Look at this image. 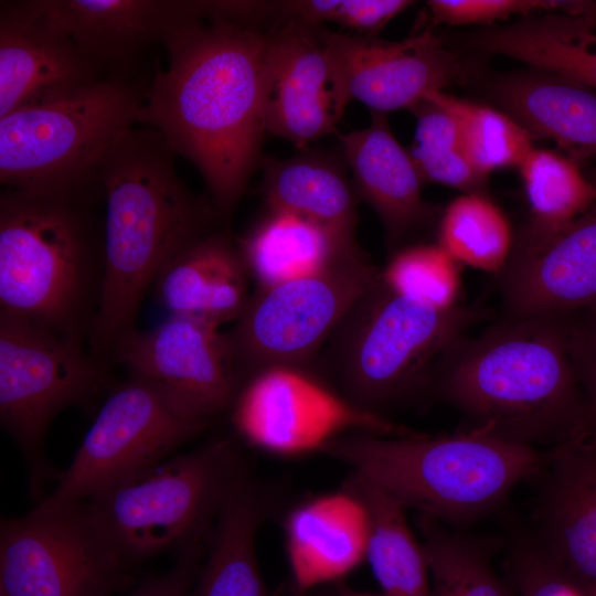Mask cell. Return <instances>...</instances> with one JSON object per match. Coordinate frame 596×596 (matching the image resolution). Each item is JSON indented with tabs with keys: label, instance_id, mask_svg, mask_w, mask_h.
I'll use <instances>...</instances> for the list:
<instances>
[{
	"label": "cell",
	"instance_id": "obj_1",
	"mask_svg": "<svg viewBox=\"0 0 596 596\" xmlns=\"http://www.w3.org/2000/svg\"><path fill=\"white\" fill-rule=\"evenodd\" d=\"M157 70L136 121L162 135L200 171L220 216L233 211L258 161L267 36L188 15L161 41Z\"/></svg>",
	"mask_w": 596,
	"mask_h": 596
},
{
	"label": "cell",
	"instance_id": "obj_2",
	"mask_svg": "<svg viewBox=\"0 0 596 596\" xmlns=\"http://www.w3.org/2000/svg\"><path fill=\"white\" fill-rule=\"evenodd\" d=\"M174 157L160 132L134 126L97 169L104 200L105 274L87 344L106 363L118 340L137 328L142 301L161 269L212 233L220 216L212 201L199 198L182 182Z\"/></svg>",
	"mask_w": 596,
	"mask_h": 596
},
{
	"label": "cell",
	"instance_id": "obj_3",
	"mask_svg": "<svg viewBox=\"0 0 596 596\" xmlns=\"http://www.w3.org/2000/svg\"><path fill=\"white\" fill-rule=\"evenodd\" d=\"M424 395L458 411L465 428L536 448L587 419L563 317L507 318L465 336L437 362Z\"/></svg>",
	"mask_w": 596,
	"mask_h": 596
},
{
	"label": "cell",
	"instance_id": "obj_4",
	"mask_svg": "<svg viewBox=\"0 0 596 596\" xmlns=\"http://www.w3.org/2000/svg\"><path fill=\"white\" fill-rule=\"evenodd\" d=\"M98 178L49 191L0 195V312L87 343L105 274Z\"/></svg>",
	"mask_w": 596,
	"mask_h": 596
},
{
	"label": "cell",
	"instance_id": "obj_5",
	"mask_svg": "<svg viewBox=\"0 0 596 596\" xmlns=\"http://www.w3.org/2000/svg\"><path fill=\"white\" fill-rule=\"evenodd\" d=\"M319 453L370 479L405 508L455 526L494 511L518 485L539 475L546 457L540 448L465 427L436 436L347 434Z\"/></svg>",
	"mask_w": 596,
	"mask_h": 596
},
{
	"label": "cell",
	"instance_id": "obj_6",
	"mask_svg": "<svg viewBox=\"0 0 596 596\" xmlns=\"http://www.w3.org/2000/svg\"><path fill=\"white\" fill-rule=\"evenodd\" d=\"M482 317L476 308L441 309L405 297L380 277L331 334L326 366L341 394L385 416L424 395L437 362Z\"/></svg>",
	"mask_w": 596,
	"mask_h": 596
},
{
	"label": "cell",
	"instance_id": "obj_7",
	"mask_svg": "<svg viewBox=\"0 0 596 596\" xmlns=\"http://www.w3.org/2000/svg\"><path fill=\"white\" fill-rule=\"evenodd\" d=\"M245 464L233 438L217 437L102 492L87 504L132 566L163 552L205 546Z\"/></svg>",
	"mask_w": 596,
	"mask_h": 596
},
{
	"label": "cell",
	"instance_id": "obj_8",
	"mask_svg": "<svg viewBox=\"0 0 596 596\" xmlns=\"http://www.w3.org/2000/svg\"><path fill=\"white\" fill-rule=\"evenodd\" d=\"M145 91L104 78L0 117V183L49 191L87 184L118 139L137 124Z\"/></svg>",
	"mask_w": 596,
	"mask_h": 596
},
{
	"label": "cell",
	"instance_id": "obj_9",
	"mask_svg": "<svg viewBox=\"0 0 596 596\" xmlns=\"http://www.w3.org/2000/svg\"><path fill=\"white\" fill-rule=\"evenodd\" d=\"M109 365L84 343L0 312V422L28 461L33 496L58 475L43 455L51 423L102 391Z\"/></svg>",
	"mask_w": 596,
	"mask_h": 596
},
{
	"label": "cell",
	"instance_id": "obj_10",
	"mask_svg": "<svg viewBox=\"0 0 596 596\" xmlns=\"http://www.w3.org/2000/svg\"><path fill=\"white\" fill-rule=\"evenodd\" d=\"M381 277L362 252L316 274L256 288L226 332L243 383L272 368L309 370L345 315Z\"/></svg>",
	"mask_w": 596,
	"mask_h": 596
},
{
	"label": "cell",
	"instance_id": "obj_11",
	"mask_svg": "<svg viewBox=\"0 0 596 596\" xmlns=\"http://www.w3.org/2000/svg\"><path fill=\"white\" fill-rule=\"evenodd\" d=\"M213 423L188 415L150 382L129 374L110 391L72 462L36 507L87 502L172 457Z\"/></svg>",
	"mask_w": 596,
	"mask_h": 596
},
{
	"label": "cell",
	"instance_id": "obj_12",
	"mask_svg": "<svg viewBox=\"0 0 596 596\" xmlns=\"http://www.w3.org/2000/svg\"><path fill=\"white\" fill-rule=\"evenodd\" d=\"M130 568L87 502L1 520L2 596H113L132 584Z\"/></svg>",
	"mask_w": 596,
	"mask_h": 596
},
{
	"label": "cell",
	"instance_id": "obj_13",
	"mask_svg": "<svg viewBox=\"0 0 596 596\" xmlns=\"http://www.w3.org/2000/svg\"><path fill=\"white\" fill-rule=\"evenodd\" d=\"M228 413L244 443L279 456L319 453L330 440L353 433H421L358 406L310 370L298 368H272L251 376Z\"/></svg>",
	"mask_w": 596,
	"mask_h": 596
},
{
	"label": "cell",
	"instance_id": "obj_14",
	"mask_svg": "<svg viewBox=\"0 0 596 596\" xmlns=\"http://www.w3.org/2000/svg\"><path fill=\"white\" fill-rule=\"evenodd\" d=\"M109 363L147 380L188 415L210 422L230 411L243 384L226 332L188 316L130 330Z\"/></svg>",
	"mask_w": 596,
	"mask_h": 596
},
{
	"label": "cell",
	"instance_id": "obj_15",
	"mask_svg": "<svg viewBox=\"0 0 596 596\" xmlns=\"http://www.w3.org/2000/svg\"><path fill=\"white\" fill-rule=\"evenodd\" d=\"M507 318L562 317L596 304V203L555 230L530 224L499 273Z\"/></svg>",
	"mask_w": 596,
	"mask_h": 596
},
{
	"label": "cell",
	"instance_id": "obj_16",
	"mask_svg": "<svg viewBox=\"0 0 596 596\" xmlns=\"http://www.w3.org/2000/svg\"><path fill=\"white\" fill-rule=\"evenodd\" d=\"M321 34L342 100L356 99L372 113L413 109L458 73L456 57L429 31L398 42Z\"/></svg>",
	"mask_w": 596,
	"mask_h": 596
},
{
	"label": "cell",
	"instance_id": "obj_17",
	"mask_svg": "<svg viewBox=\"0 0 596 596\" xmlns=\"http://www.w3.org/2000/svg\"><path fill=\"white\" fill-rule=\"evenodd\" d=\"M292 23L267 36L264 65L265 130L304 147L334 131L341 98L321 32Z\"/></svg>",
	"mask_w": 596,
	"mask_h": 596
},
{
	"label": "cell",
	"instance_id": "obj_18",
	"mask_svg": "<svg viewBox=\"0 0 596 596\" xmlns=\"http://www.w3.org/2000/svg\"><path fill=\"white\" fill-rule=\"evenodd\" d=\"M545 453L530 534L596 589V427L586 421Z\"/></svg>",
	"mask_w": 596,
	"mask_h": 596
},
{
	"label": "cell",
	"instance_id": "obj_19",
	"mask_svg": "<svg viewBox=\"0 0 596 596\" xmlns=\"http://www.w3.org/2000/svg\"><path fill=\"white\" fill-rule=\"evenodd\" d=\"M0 7V117L61 99L107 78L62 32L22 1Z\"/></svg>",
	"mask_w": 596,
	"mask_h": 596
},
{
	"label": "cell",
	"instance_id": "obj_20",
	"mask_svg": "<svg viewBox=\"0 0 596 596\" xmlns=\"http://www.w3.org/2000/svg\"><path fill=\"white\" fill-rule=\"evenodd\" d=\"M25 8L62 32L103 73L121 72L189 14L180 0H28Z\"/></svg>",
	"mask_w": 596,
	"mask_h": 596
},
{
	"label": "cell",
	"instance_id": "obj_21",
	"mask_svg": "<svg viewBox=\"0 0 596 596\" xmlns=\"http://www.w3.org/2000/svg\"><path fill=\"white\" fill-rule=\"evenodd\" d=\"M283 530L290 588L297 593L338 583L365 560V512L342 489L291 508Z\"/></svg>",
	"mask_w": 596,
	"mask_h": 596
},
{
	"label": "cell",
	"instance_id": "obj_22",
	"mask_svg": "<svg viewBox=\"0 0 596 596\" xmlns=\"http://www.w3.org/2000/svg\"><path fill=\"white\" fill-rule=\"evenodd\" d=\"M275 507L269 485L245 464L215 521L189 596H281L268 589L256 553L259 529Z\"/></svg>",
	"mask_w": 596,
	"mask_h": 596
},
{
	"label": "cell",
	"instance_id": "obj_23",
	"mask_svg": "<svg viewBox=\"0 0 596 596\" xmlns=\"http://www.w3.org/2000/svg\"><path fill=\"white\" fill-rule=\"evenodd\" d=\"M339 139L355 193L380 217L389 244H398L430 214L422 196L423 178L409 152L396 140L381 113H372L369 127Z\"/></svg>",
	"mask_w": 596,
	"mask_h": 596
},
{
	"label": "cell",
	"instance_id": "obj_24",
	"mask_svg": "<svg viewBox=\"0 0 596 596\" xmlns=\"http://www.w3.org/2000/svg\"><path fill=\"white\" fill-rule=\"evenodd\" d=\"M249 279L238 245L213 231L170 259L153 289L170 315L220 327L242 315L251 297Z\"/></svg>",
	"mask_w": 596,
	"mask_h": 596
},
{
	"label": "cell",
	"instance_id": "obj_25",
	"mask_svg": "<svg viewBox=\"0 0 596 596\" xmlns=\"http://www.w3.org/2000/svg\"><path fill=\"white\" fill-rule=\"evenodd\" d=\"M465 42L596 91V2L582 12H545L511 24L483 26Z\"/></svg>",
	"mask_w": 596,
	"mask_h": 596
},
{
	"label": "cell",
	"instance_id": "obj_26",
	"mask_svg": "<svg viewBox=\"0 0 596 596\" xmlns=\"http://www.w3.org/2000/svg\"><path fill=\"white\" fill-rule=\"evenodd\" d=\"M492 92L509 116L553 140L577 164L596 157V91L538 70L504 76Z\"/></svg>",
	"mask_w": 596,
	"mask_h": 596
},
{
	"label": "cell",
	"instance_id": "obj_27",
	"mask_svg": "<svg viewBox=\"0 0 596 596\" xmlns=\"http://www.w3.org/2000/svg\"><path fill=\"white\" fill-rule=\"evenodd\" d=\"M341 489L362 505L368 524L365 560L385 596H432L428 564L405 507L383 488L350 471Z\"/></svg>",
	"mask_w": 596,
	"mask_h": 596
},
{
	"label": "cell",
	"instance_id": "obj_28",
	"mask_svg": "<svg viewBox=\"0 0 596 596\" xmlns=\"http://www.w3.org/2000/svg\"><path fill=\"white\" fill-rule=\"evenodd\" d=\"M264 193L268 209L307 219L342 244L355 242L356 198L341 168L315 155L265 163Z\"/></svg>",
	"mask_w": 596,
	"mask_h": 596
},
{
	"label": "cell",
	"instance_id": "obj_29",
	"mask_svg": "<svg viewBox=\"0 0 596 596\" xmlns=\"http://www.w3.org/2000/svg\"><path fill=\"white\" fill-rule=\"evenodd\" d=\"M237 245L257 288L316 274L361 252L307 219L273 209Z\"/></svg>",
	"mask_w": 596,
	"mask_h": 596
},
{
	"label": "cell",
	"instance_id": "obj_30",
	"mask_svg": "<svg viewBox=\"0 0 596 596\" xmlns=\"http://www.w3.org/2000/svg\"><path fill=\"white\" fill-rule=\"evenodd\" d=\"M417 523L432 596H514L508 577L497 572L483 542L424 514Z\"/></svg>",
	"mask_w": 596,
	"mask_h": 596
},
{
	"label": "cell",
	"instance_id": "obj_31",
	"mask_svg": "<svg viewBox=\"0 0 596 596\" xmlns=\"http://www.w3.org/2000/svg\"><path fill=\"white\" fill-rule=\"evenodd\" d=\"M438 244L460 265L501 273L511 255V225L491 200L479 192L456 198L444 211Z\"/></svg>",
	"mask_w": 596,
	"mask_h": 596
},
{
	"label": "cell",
	"instance_id": "obj_32",
	"mask_svg": "<svg viewBox=\"0 0 596 596\" xmlns=\"http://www.w3.org/2000/svg\"><path fill=\"white\" fill-rule=\"evenodd\" d=\"M518 168L534 227H562L596 203V188L567 156L533 147Z\"/></svg>",
	"mask_w": 596,
	"mask_h": 596
},
{
	"label": "cell",
	"instance_id": "obj_33",
	"mask_svg": "<svg viewBox=\"0 0 596 596\" xmlns=\"http://www.w3.org/2000/svg\"><path fill=\"white\" fill-rule=\"evenodd\" d=\"M425 100L455 119L467 157L485 180L493 170L519 167L534 147L529 131L505 113L457 98L443 89L430 93Z\"/></svg>",
	"mask_w": 596,
	"mask_h": 596
},
{
	"label": "cell",
	"instance_id": "obj_34",
	"mask_svg": "<svg viewBox=\"0 0 596 596\" xmlns=\"http://www.w3.org/2000/svg\"><path fill=\"white\" fill-rule=\"evenodd\" d=\"M416 110L415 141L408 151L423 180L478 192L485 179L471 166L458 126L445 110L422 102Z\"/></svg>",
	"mask_w": 596,
	"mask_h": 596
},
{
	"label": "cell",
	"instance_id": "obj_35",
	"mask_svg": "<svg viewBox=\"0 0 596 596\" xmlns=\"http://www.w3.org/2000/svg\"><path fill=\"white\" fill-rule=\"evenodd\" d=\"M381 277L392 290L417 301L441 309L459 305L460 264L439 244L396 252Z\"/></svg>",
	"mask_w": 596,
	"mask_h": 596
},
{
	"label": "cell",
	"instance_id": "obj_36",
	"mask_svg": "<svg viewBox=\"0 0 596 596\" xmlns=\"http://www.w3.org/2000/svg\"><path fill=\"white\" fill-rule=\"evenodd\" d=\"M505 573L514 596H596V589L566 570L531 534L511 544Z\"/></svg>",
	"mask_w": 596,
	"mask_h": 596
},
{
	"label": "cell",
	"instance_id": "obj_37",
	"mask_svg": "<svg viewBox=\"0 0 596 596\" xmlns=\"http://www.w3.org/2000/svg\"><path fill=\"white\" fill-rule=\"evenodd\" d=\"M434 20L448 25L487 24L511 15H534L539 12H582L593 1L563 0H432L427 2Z\"/></svg>",
	"mask_w": 596,
	"mask_h": 596
},
{
	"label": "cell",
	"instance_id": "obj_38",
	"mask_svg": "<svg viewBox=\"0 0 596 596\" xmlns=\"http://www.w3.org/2000/svg\"><path fill=\"white\" fill-rule=\"evenodd\" d=\"M562 317L568 352L585 400L587 422L596 427V304Z\"/></svg>",
	"mask_w": 596,
	"mask_h": 596
},
{
	"label": "cell",
	"instance_id": "obj_39",
	"mask_svg": "<svg viewBox=\"0 0 596 596\" xmlns=\"http://www.w3.org/2000/svg\"><path fill=\"white\" fill-rule=\"evenodd\" d=\"M412 3L407 0H329L324 21L339 23L369 36Z\"/></svg>",
	"mask_w": 596,
	"mask_h": 596
},
{
	"label": "cell",
	"instance_id": "obj_40",
	"mask_svg": "<svg viewBox=\"0 0 596 596\" xmlns=\"http://www.w3.org/2000/svg\"><path fill=\"white\" fill-rule=\"evenodd\" d=\"M205 549L194 546L177 553L175 562L168 572L143 579L127 596H189Z\"/></svg>",
	"mask_w": 596,
	"mask_h": 596
},
{
	"label": "cell",
	"instance_id": "obj_41",
	"mask_svg": "<svg viewBox=\"0 0 596 596\" xmlns=\"http://www.w3.org/2000/svg\"><path fill=\"white\" fill-rule=\"evenodd\" d=\"M331 596H385L383 594H371L354 589L343 582H338L331 585Z\"/></svg>",
	"mask_w": 596,
	"mask_h": 596
},
{
	"label": "cell",
	"instance_id": "obj_42",
	"mask_svg": "<svg viewBox=\"0 0 596 596\" xmlns=\"http://www.w3.org/2000/svg\"><path fill=\"white\" fill-rule=\"evenodd\" d=\"M281 596H331V585L327 586L326 589L321 587L306 593H297L289 588V592L281 593Z\"/></svg>",
	"mask_w": 596,
	"mask_h": 596
},
{
	"label": "cell",
	"instance_id": "obj_43",
	"mask_svg": "<svg viewBox=\"0 0 596 596\" xmlns=\"http://www.w3.org/2000/svg\"><path fill=\"white\" fill-rule=\"evenodd\" d=\"M589 182L596 188V164L584 172Z\"/></svg>",
	"mask_w": 596,
	"mask_h": 596
},
{
	"label": "cell",
	"instance_id": "obj_44",
	"mask_svg": "<svg viewBox=\"0 0 596 596\" xmlns=\"http://www.w3.org/2000/svg\"><path fill=\"white\" fill-rule=\"evenodd\" d=\"M0 596H2V595H0Z\"/></svg>",
	"mask_w": 596,
	"mask_h": 596
}]
</instances>
